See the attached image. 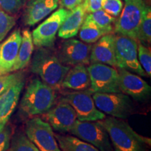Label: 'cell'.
Returning <instances> with one entry per match:
<instances>
[{
	"label": "cell",
	"mask_w": 151,
	"mask_h": 151,
	"mask_svg": "<svg viewBox=\"0 0 151 151\" xmlns=\"http://www.w3.org/2000/svg\"><path fill=\"white\" fill-rule=\"evenodd\" d=\"M69 69L70 67L63 65L48 48H38L30 65V71L55 90L61 88L63 79Z\"/></svg>",
	"instance_id": "cell-1"
},
{
	"label": "cell",
	"mask_w": 151,
	"mask_h": 151,
	"mask_svg": "<svg viewBox=\"0 0 151 151\" xmlns=\"http://www.w3.org/2000/svg\"><path fill=\"white\" fill-rule=\"evenodd\" d=\"M108 132L114 151H146L150 139L141 137L124 120L108 117L100 120Z\"/></svg>",
	"instance_id": "cell-2"
},
{
	"label": "cell",
	"mask_w": 151,
	"mask_h": 151,
	"mask_svg": "<svg viewBox=\"0 0 151 151\" xmlns=\"http://www.w3.org/2000/svg\"><path fill=\"white\" fill-rule=\"evenodd\" d=\"M56 93L51 87L39 78L28 84L20 104V110L24 116H35L43 114L54 105Z\"/></svg>",
	"instance_id": "cell-3"
},
{
	"label": "cell",
	"mask_w": 151,
	"mask_h": 151,
	"mask_svg": "<svg viewBox=\"0 0 151 151\" xmlns=\"http://www.w3.org/2000/svg\"><path fill=\"white\" fill-rule=\"evenodd\" d=\"M146 6L143 0H124L120 15L115 20V32L137 41Z\"/></svg>",
	"instance_id": "cell-4"
},
{
	"label": "cell",
	"mask_w": 151,
	"mask_h": 151,
	"mask_svg": "<svg viewBox=\"0 0 151 151\" xmlns=\"http://www.w3.org/2000/svg\"><path fill=\"white\" fill-rule=\"evenodd\" d=\"M92 98L100 111L114 118L126 119L134 110L131 98L122 92H94Z\"/></svg>",
	"instance_id": "cell-5"
},
{
	"label": "cell",
	"mask_w": 151,
	"mask_h": 151,
	"mask_svg": "<svg viewBox=\"0 0 151 151\" xmlns=\"http://www.w3.org/2000/svg\"><path fill=\"white\" fill-rule=\"evenodd\" d=\"M115 52L117 67L148 76L138 60V43L132 38L120 35H115Z\"/></svg>",
	"instance_id": "cell-6"
},
{
	"label": "cell",
	"mask_w": 151,
	"mask_h": 151,
	"mask_svg": "<svg viewBox=\"0 0 151 151\" xmlns=\"http://www.w3.org/2000/svg\"><path fill=\"white\" fill-rule=\"evenodd\" d=\"M70 132L76 137L90 143L100 151H112L109 134L100 120L80 121L77 120Z\"/></svg>",
	"instance_id": "cell-7"
},
{
	"label": "cell",
	"mask_w": 151,
	"mask_h": 151,
	"mask_svg": "<svg viewBox=\"0 0 151 151\" xmlns=\"http://www.w3.org/2000/svg\"><path fill=\"white\" fill-rule=\"evenodd\" d=\"M70 11L60 8L55 11L33 30L34 45L37 48H50L54 45L56 35Z\"/></svg>",
	"instance_id": "cell-8"
},
{
	"label": "cell",
	"mask_w": 151,
	"mask_h": 151,
	"mask_svg": "<svg viewBox=\"0 0 151 151\" xmlns=\"http://www.w3.org/2000/svg\"><path fill=\"white\" fill-rule=\"evenodd\" d=\"M92 93L121 92L119 86V73L115 68L104 64H91L88 67Z\"/></svg>",
	"instance_id": "cell-9"
},
{
	"label": "cell",
	"mask_w": 151,
	"mask_h": 151,
	"mask_svg": "<svg viewBox=\"0 0 151 151\" xmlns=\"http://www.w3.org/2000/svg\"><path fill=\"white\" fill-rule=\"evenodd\" d=\"M92 92L86 90L69 92L62 99L69 103L74 109L77 120L80 121H97L106 118V115L100 111L94 104Z\"/></svg>",
	"instance_id": "cell-10"
},
{
	"label": "cell",
	"mask_w": 151,
	"mask_h": 151,
	"mask_svg": "<svg viewBox=\"0 0 151 151\" xmlns=\"http://www.w3.org/2000/svg\"><path fill=\"white\" fill-rule=\"evenodd\" d=\"M25 133L39 151H61L52 127L42 119L34 118L28 120Z\"/></svg>",
	"instance_id": "cell-11"
},
{
	"label": "cell",
	"mask_w": 151,
	"mask_h": 151,
	"mask_svg": "<svg viewBox=\"0 0 151 151\" xmlns=\"http://www.w3.org/2000/svg\"><path fill=\"white\" fill-rule=\"evenodd\" d=\"M42 115V120L48 122L52 129L62 133L70 132L77 120L74 109L63 99Z\"/></svg>",
	"instance_id": "cell-12"
},
{
	"label": "cell",
	"mask_w": 151,
	"mask_h": 151,
	"mask_svg": "<svg viewBox=\"0 0 151 151\" xmlns=\"http://www.w3.org/2000/svg\"><path fill=\"white\" fill-rule=\"evenodd\" d=\"M92 46L71 39L63 41L58 50V58L63 65L75 66L87 65L90 63Z\"/></svg>",
	"instance_id": "cell-13"
},
{
	"label": "cell",
	"mask_w": 151,
	"mask_h": 151,
	"mask_svg": "<svg viewBox=\"0 0 151 151\" xmlns=\"http://www.w3.org/2000/svg\"><path fill=\"white\" fill-rule=\"evenodd\" d=\"M118 73L121 92L139 101H143L150 97V86L139 75L123 69H119Z\"/></svg>",
	"instance_id": "cell-14"
},
{
	"label": "cell",
	"mask_w": 151,
	"mask_h": 151,
	"mask_svg": "<svg viewBox=\"0 0 151 151\" xmlns=\"http://www.w3.org/2000/svg\"><path fill=\"white\" fill-rule=\"evenodd\" d=\"M21 40V32L16 29L0 43V75L11 73L18 57Z\"/></svg>",
	"instance_id": "cell-15"
},
{
	"label": "cell",
	"mask_w": 151,
	"mask_h": 151,
	"mask_svg": "<svg viewBox=\"0 0 151 151\" xmlns=\"http://www.w3.org/2000/svg\"><path fill=\"white\" fill-rule=\"evenodd\" d=\"M90 62L91 64L99 63L117 67L115 35L108 34L96 41L91 48Z\"/></svg>",
	"instance_id": "cell-16"
},
{
	"label": "cell",
	"mask_w": 151,
	"mask_h": 151,
	"mask_svg": "<svg viewBox=\"0 0 151 151\" xmlns=\"http://www.w3.org/2000/svg\"><path fill=\"white\" fill-rule=\"evenodd\" d=\"M59 5V0H29L23 13L25 25L33 26L51 14Z\"/></svg>",
	"instance_id": "cell-17"
},
{
	"label": "cell",
	"mask_w": 151,
	"mask_h": 151,
	"mask_svg": "<svg viewBox=\"0 0 151 151\" xmlns=\"http://www.w3.org/2000/svg\"><path fill=\"white\" fill-rule=\"evenodd\" d=\"M24 86V79H22L0 95V132L6 125L16 109Z\"/></svg>",
	"instance_id": "cell-18"
},
{
	"label": "cell",
	"mask_w": 151,
	"mask_h": 151,
	"mask_svg": "<svg viewBox=\"0 0 151 151\" xmlns=\"http://www.w3.org/2000/svg\"><path fill=\"white\" fill-rule=\"evenodd\" d=\"M90 78L88 67L77 65L68 71L62 83L61 88L74 91H83L90 88Z\"/></svg>",
	"instance_id": "cell-19"
},
{
	"label": "cell",
	"mask_w": 151,
	"mask_h": 151,
	"mask_svg": "<svg viewBox=\"0 0 151 151\" xmlns=\"http://www.w3.org/2000/svg\"><path fill=\"white\" fill-rule=\"evenodd\" d=\"M88 14L83 4L70 11L58 31V36L67 39L78 35L86 17Z\"/></svg>",
	"instance_id": "cell-20"
},
{
	"label": "cell",
	"mask_w": 151,
	"mask_h": 151,
	"mask_svg": "<svg viewBox=\"0 0 151 151\" xmlns=\"http://www.w3.org/2000/svg\"><path fill=\"white\" fill-rule=\"evenodd\" d=\"M34 46L31 32L27 29H24L22 33V40L18 57L11 72L22 70L27 67L32 55Z\"/></svg>",
	"instance_id": "cell-21"
},
{
	"label": "cell",
	"mask_w": 151,
	"mask_h": 151,
	"mask_svg": "<svg viewBox=\"0 0 151 151\" xmlns=\"http://www.w3.org/2000/svg\"><path fill=\"white\" fill-rule=\"evenodd\" d=\"M61 151H100L89 143L76 137L55 134Z\"/></svg>",
	"instance_id": "cell-22"
},
{
	"label": "cell",
	"mask_w": 151,
	"mask_h": 151,
	"mask_svg": "<svg viewBox=\"0 0 151 151\" xmlns=\"http://www.w3.org/2000/svg\"><path fill=\"white\" fill-rule=\"evenodd\" d=\"M106 35H108V33L98 27L87 14L79 30V37L81 40L87 43H95Z\"/></svg>",
	"instance_id": "cell-23"
},
{
	"label": "cell",
	"mask_w": 151,
	"mask_h": 151,
	"mask_svg": "<svg viewBox=\"0 0 151 151\" xmlns=\"http://www.w3.org/2000/svg\"><path fill=\"white\" fill-rule=\"evenodd\" d=\"M137 40L143 45L150 44L151 42V9L147 5L141 20Z\"/></svg>",
	"instance_id": "cell-24"
},
{
	"label": "cell",
	"mask_w": 151,
	"mask_h": 151,
	"mask_svg": "<svg viewBox=\"0 0 151 151\" xmlns=\"http://www.w3.org/2000/svg\"><path fill=\"white\" fill-rule=\"evenodd\" d=\"M88 16L92 19V20L98 27L106 32L108 34H111L113 30V24L115 22L116 18L107 14L104 11H97L95 12L88 14Z\"/></svg>",
	"instance_id": "cell-25"
},
{
	"label": "cell",
	"mask_w": 151,
	"mask_h": 151,
	"mask_svg": "<svg viewBox=\"0 0 151 151\" xmlns=\"http://www.w3.org/2000/svg\"><path fill=\"white\" fill-rule=\"evenodd\" d=\"M9 151H39V150L24 134L18 132L11 139Z\"/></svg>",
	"instance_id": "cell-26"
},
{
	"label": "cell",
	"mask_w": 151,
	"mask_h": 151,
	"mask_svg": "<svg viewBox=\"0 0 151 151\" xmlns=\"http://www.w3.org/2000/svg\"><path fill=\"white\" fill-rule=\"evenodd\" d=\"M138 60L145 72L150 77L151 76V52L150 49L143 43L138 44Z\"/></svg>",
	"instance_id": "cell-27"
},
{
	"label": "cell",
	"mask_w": 151,
	"mask_h": 151,
	"mask_svg": "<svg viewBox=\"0 0 151 151\" xmlns=\"http://www.w3.org/2000/svg\"><path fill=\"white\" fill-rule=\"evenodd\" d=\"M15 24L16 19L14 17L0 8V41H3Z\"/></svg>",
	"instance_id": "cell-28"
},
{
	"label": "cell",
	"mask_w": 151,
	"mask_h": 151,
	"mask_svg": "<svg viewBox=\"0 0 151 151\" xmlns=\"http://www.w3.org/2000/svg\"><path fill=\"white\" fill-rule=\"evenodd\" d=\"M22 79H24V73L22 72L0 75V95L8 90L11 86Z\"/></svg>",
	"instance_id": "cell-29"
},
{
	"label": "cell",
	"mask_w": 151,
	"mask_h": 151,
	"mask_svg": "<svg viewBox=\"0 0 151 151\" xmlns=\"http://www.w3.org/2000/svg\"><path fill=\"white\" fill-rule=\"evenodd\" d=\"M123 4L121 0H103L101 9L113 17H118L121 12Z\"/></svg>",
	"instance_id": "cell-30"
},
{
	"label": "cell",
	"mask_w": 151,
	"mask_h": 151,
	"mask_svg": "<svg viewBox=\"0 0 151 151\" xmlns=\"http://www.w3.org/2000/svg\"><path fill=\"white\" fill-rule=\"evenodd\" d=\"M25 0H0V8L7 14H16L22 8Z\"/></svg>",
	"instance_id": "cell-31"
},
{
	"label": "cell",
	"mask_w": 151,
	"mask_h": 151,
	"mask_svg": "<svg viewBox=\"0 0 151 151\" xmlns=\"http://www.w3.org/2000/svg\"><path fill=\"white\" fill-rule=\"evenodd\" d=\"M11 139V129L6 125L0 132V151H8Z\"/></svg>",
	"instance_id": "cell-32"
},
{
	"label": "cell",
	"mask_w": 151,
	"mask_h": 151,
	"mask_svg": "<svg viewBox=\"0 0 151 151\" xmlns=\"http://www.w3.org/2000/svg\"><path fill=\"white\" fill-rule=\"evenodd\" d=\"M103 0H84L83 6L88 14L101 10Z\"/></svg>",
	"instance_id": "cell-33"
},
{
	"label": "cell",
	"mask_w": 151,
	"mask_h": 151,
	"mask_svg": "<svg viewBox=\"0 0 151 151\" xmlns=\"http://www.w3.org/2000/svg\"><path fill=\"white\" fill-rule=\"evenodd\" d=\"M84 0H61L62 6L67 10L71 11L83 4Z\"/></svg>",
	"instance_id": "cell-34"
}]
</instances>
